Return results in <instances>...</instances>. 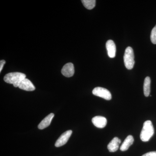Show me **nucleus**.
<instances>
[{
  "instance_id": "obj_8",
  "label": "nucleus",
  "mask_w": 156,
  "mask_h": 156,
  "mask_svg": "<svg viewBox=\"0 0 156 156\" xmlns=\"http://www.w3.org/2000/svg\"><path fill=\"white\" fill-rule=\"evenodd\" d=\"M92 122L97 128H102L105 127L107 123L106 118L104 117L97 116L92 118Z\"/></svg>"
},
{
  "instance_id": "obj_9",
  "label": "nucleus",
  "mask_w": 156,
  "mask_h": 156,
  "mask_svg": "<svg viewBox=\"0 0 156 156\" xmlns=\"http://www.w3.org/2000/svg\"><path fill=\"white\" fill-rule=\"evenodd\" d=\"M106 47L109 57L114 58L116 52V48L114 42L112 40H108L106 42Z\"/></svg>"
},
{
  "instance_id": "obj_4",
  "label": "nucleus",
  "mask_w": 156,
  "mask_h": 156,
  "mask_svg": "<svg viewBox=\"0 0 156 156\" xmlns=\"http://www.w3.org/2000/svg\"><path fill=\"white\" fill-rule=\"evenodd\" d=\"M92 94L95 96L102 98L107 100L112 99V95L108 89L102 87H98L94 88L92 91Z\"/></svg>"
},
{
  "instance_id": "obj_2",
  "label": "nucleus",
  "mask_w": 156,
  "mask_h": 156,
  "mask_svg": "<svg viewBox=\"0 0 156 156\" xmlns=\"http://www.w3.org/2000/svg\"><path fill=\"white\" fill-rule=\"evenodd\" d=\"M154 133V130L152 123L150 120H147L144 123L142 131L140 132V139L144 142L149 141L153 136Z\"/></svg>"
},
{
  "instance_id": "obj_7",
  "label": "nucleus",
  "mask_w": 156,
  "mask_h": 156,
  "mask_svg": "<svg viewBox=\"0 0 156 156\" xmlns=\"http://www.w3.org/2000/svg\"><path fill=\"white\" fill-rule=\"evenodd\" d=\"M19 89L27 91H33L35 89V87L28 79L25 78L20 83L19 86Z\"/></svg>"
},
{
  "instance_id": "obj_13",
  "label": "nucleus",
  "mask_w": 156,
  "mask_h": 156,
  "mask_svg": "<svg viewBox=\"0 0 156 156\" xmlns=\"http://www.w3.org/2000/svg\"><path fill=\"white\" fill-rule=\"evenodd\" d=\"M150 78L147 76L145 78L144 83V93L146 97L149 96L151 92Z\"/></svg>"
},
{
  "instance_id": "obj_6",
  "label": "nucleus",
  "mask_w": 156,
  "mask_h": 156,
  "mask_svg": "<svg viewBox=\"0 0 156 156\" xmlns=\"http://www.w3.org/2000/svg\"><path fill=\"white\" fill-rule=\"evenodd\" d=\"M62 74L66 77H70L73 76L75 73L74 67L72 63L69 62L65 65L62 69Z\"/></svg>"
},
{
  "instance_id": "obj_10",
  "label": "nucleus",
  "mask_w": 156,
  "mask_h": 156,
  "mask_svg": "<svg viewBox=\"0 0 156 156\" xmlns=\"http://www.w3.org/2000/svg\"><path fill=\"white\" fill-rule=\"evenodd\" d=\"M121 143V140L119 139L118 137H114L108 145L107 147L108 151L111 152L116 151L119 149Z\"/></svg>"
},
{
  "instance_id": "obj_15",
  "label": "nucleus",
  "mask_w": 156,
  "mask_h": 156,
  "mask_svg": "<svg viewBox=\"0 0 156 156\" xmlns=\"http://www.w3.org/2000/svg\"><path fill=\"white\" fill-rule=\"evenodd\" d=\"M151 40L153 44H156V25L151 32Z\"/></svg>"
},
{
  "instance_id": "obj_14",
  "label": "nucleus",
  "mask_w": 156,
  "mask_h": 156,
  "mask_svg": "<svg viewBox=\"0 0 156 156\" xmlns=\"http://www.w3.org/2000/svg\"><path fill=\"white\" fill-rule=\"evenodd\" d=\"M82 3L84 7L89 10H92L95 6V0H82Z\"/></svg>"
},
{
  "instance_id": "obj_5",
  "label": "nucleus",
  "mask_w": 156,
  "mask_h": 156,
  "mask_svg": "<svg viewBox=\"0 0 156 156\" xmlns=\"http://www.w3.org/2000/svg\"><path fill=\"white\" fill-rule=\"evenodd\" d=\"M72 132V130H68L63 133L56 140L55 144V146L58 147L65 145L68 141L69 137L71 136Z\"/></svg>"
},
{
  "instance_id": "obj_12",
  "label": "nucleus",
  "mask_w": 156,
  "mask_h": 156,
  "mask_svg": "<svg viewBox=\"0 0 156 156\" xmlns=\"http://www.w3.org/2000/svg\"><path fill=\"white\" fill-rule=\"evenodd\" d=\"M134 141V139L133 136L132 135H128L121 145L120 150L122 151H125L128 150L129 147L133 144Z\"/></svg>"
},
{
  "instance_id": "obj_17",
  "label": "nucleus",
  "mask_w": 156,
  "mask_h": 156,
  "mask_svg": "<svg viewBox=\"0 0 156 156\" xmlns=\"http://www.w3.org/2000/svg\"><path fill=\"white\" fill-rule=\"evenodd\" d=\"M6 62L5 60H2L0 61V72H2V70L3 69V68L4 67V66Z\"/></svg>"
},
{
  "instance_id": "obj_3",
  "label": "nucleus",
  "mask_w": 156,
  "mask_h": 156,
  "mask_svg": "<svg viewBox=\"0 0 156 156\" xmlns=\"http://www.w3.org/2000/svg\"><path fill=\"white\" fill-rule=\"evenodd\" d=\"M125 66L128 69H131L134 67V56L133 49L130 47L126 48L124 56Z\"/></svg>"
},
{
  "instance_id": "obj_11",
  "label": "nucleus",
  "mask_w": 156,
  "mask_h": 156,
  "mask_svg": "<svg viewBox=\"0 0 156 156\" xmlns=\"http://www.w3.org/2000/svg\"><path fill=\"white\" fill-rule=\"evenodd\" d=\"M54 116V114L50 113L47 117H45L38 126L39 129L42 130V129H44V128L48 127L50 125L51 121Z\"/></svg>"
},
{
  "instance_id": "obj_16",
  "label": "nucleus",
  "mask_w": 156,
  "mask_h": 156,
  "mask_svg": "<svg viewBox=\"0 0 156 156\" xmlns=\"http://www.w3.org/2000/svg\"><path fill=\"white\" fill-rule=\"evenodd\" d=\"M142 156H156V151H151L143 155Z\"/></svg>"
},
{
  "instance_id": "obj_1",
  "label": "nucleus",
  "mask_w": 156,
  "mask_h": 156,
  "mask_svg": "<svg viewBox=\"0 0 156 156\" xmlns=\"http://www.w3.org/2000/svg\"><path fill=\"white\" fill-rule=\"evenodd\" d=\"M26 77L25 74L19 72L10 73L4 77L6 83L13 84L15 87H18L20 83Z\"/></svg>"
}]
</instances>
